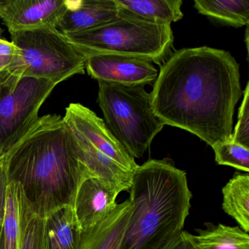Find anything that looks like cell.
Listing matches in <instances>:
<instances>
[{
  "label": "cell",
  "mask_w": 249,
  "mask_h": 249,
  "mask_svg": "<svg viewBox=\"0 0 249 249\" xmlns=\"http://www.w3.org/2000/svg\"><path fill=\"white\" fill-rule=\"evenodd\" d=\"M69 0H5L0 1V18L10 33L51 27L56 28Z\"/></svg>",
  "instance_id": "9"
},
{
  "label": "cell",
  "mask_w": 249,
  "mask_h": 249,
  "mask_svg": "<svg viewBox=\"0 0 249 249\" xmlns=\"http://www.w3.org/2000/svg\"><path fill=\"white\" fill-rule=\"evenodd\" d=\"M27 202L21 184L8 180L2 231L4 249H20L23 213Z\"/></svg>",
  "instance_id": "17"
},
{
  "label": "cell",
  "mask_w": 249,
  "mask_h": 249,
  "mask_svg": "<svg viewBox=\"0 0 249 249\" xmlns=\"http://www.w3.org/2000/svg\"><path fill=\"white\" fill-rule=\"evenodd\" d=\"M11 35L18 53L12 66L2 73L43 78L59 84L85 72V56L54 27L28 29Z\"/></svg>",
  "instance_id": "6"
},
{
  "label": "cell",
  "mask_w": 249,
  "mask_h": 249,
  "mask_svg": "<svg viewBox=\"0 0 249 249\" xmlns=\"http://www.w3.org/2000/svg\"><path fill=\"white\" fill-rule=\"evenodd\" d=\"M119 15L148 22L171 24L183 18L181 0H114Z\"/></svg>",
  "instance_id": "14"
},
{
  "label": "cell",
  "mask_w": 249,
  "mask_h": 249,
  "mask_svg": "<svg viewBox=\"0 0 249 249\" xmlns=\"http://www.w3.org/2000/svg\"><path fill=\"white\" fill-rule=\"evenodd\" d=\"M56 85L43 78L0 74V150L4 154L37 122Z\"/></svg>",
  "instance_id": "7"
},
{
  "label": "cell",
  "mask_w": 249,
  "mask_h": 249,
  "mask_svg": "<svg viewBox=\"0 0 249 249\" xmlns=\"http://www.w3.org/2000/svg\"><path fill=\"white\" fill-rule=\"evenodd\" d=\"M212 148L217 164L249 173V148L230 140L219 142Z\"/></svg>",
  "instance_id": "21"
},
{
  "label": "cell",
  "mask_w": 249,
  "mask_h": 249,
  "mask_svg": "<svg viewBox=\"0 0 249 249\" xmlns=\"http://www.w3.org/2000/svg\"><path fill=\"white\" fill-rule=\"evenodd\" d=\"M97 103L112 135L134 159L142 158L164 125L154 113L145 85L98 81Z\"/></svg>",
  "instance_id": "5"
},
{
  "label": "cell",
  "mask_w": 249,
  "mask_h": 249,
  "mask_svg": "<svg viewBox=\"0 0 249 249\" xmlns=\"http://www.w3.org/2000/svg\"><path fill=\"white\" fill-rule=\"evenodd\" d=\"M62 35L84 56L116 55L157 64L168 56L174 41L170 24L148 22L119 14V18L103 25Z\"/></svg>",
  "instance_id": "4"
},
{
  "label": "cell",
  "mask_w": 249,
  "mask_h": 249,
  "mask_svg": "<svg viewBox=\"0 0 249 249\" xmlns=\"http://www.w3.org/2000/svg\"><path fill=\"white\" fill-rule=\"evenodd\" d=\"M8 183V173H7L6 168L3 164V166L0 168V242L2 240V231H3Z\"/></svg>",
  "instance_id": "24"
},
{
  "label": "cell",
  "mask_w": 249,
  "mask_h": 249,
  "mask_svg": "<svg viewBox=\"0 0 249 249\" xmlns=\"http://www.w3.org/2000/svg\"><path fill=\"white\" fill-rule=\"evenodd\" d=\"M196 234L183 231L193 249H249V234L240 227L209 224Z\"/></svg>",
  "instance_id": "16"
},
{
  "label": "cell",
  "mask_w": 249,
  "mask_h": 249,
  "mask_svg": "<svg viewBox=\"0 0 249 249\" xmlns=\"http://www.w3.org/2000/svg\"><path fill=\"white\" fill-rule=\"evenodd\" d=\"M82 234L71 205L59 208L46 218V249H79Z\"/></svg>",
  "instance_id": "15"
},
{
  "label": "cell",
  "mask_w": 249,
  "mask_h": 249,
  "mask_svg": "<svg viewBox=\"0 0 249 249\" xmlns=\"http://www.w3.org/2000/svg\"><path fill=\"white\" fill-rule=\"evenodd\" d=\"M86 70L100 81L125 85H147L155 82L159 71L152 62L136 58L109 54L85 56Z\"/></svg>",
  "instance_id": "10"
},
{
  "label": "cell",
  "mask_w": 249,
  "mask_h": 249,
  "mask_svg": "<svg viewBox=\"0 0 249 249\" xmlns=\"http://www.w3.org/2000/svg\"><path fill=\"white\" fill-rule=\"evenodd\" d=\"M222 208L238 224L249 231V175L235 174L222 189Z\"/></svg>",
  "instance_id": "18"
},
{
  "label": "cell",
  "mask_w": 249,
  "mask_h": 249,
  "mask_svg": "<svg viewBox=\"0 0 249 249\" xmlns=\"http://www.w3.org/2000/svg\"><path fill=\"white\" fill-rule=\"evenodd\" d=\"M243 100L239 109L238 121L231 141L249 148V83L243 91Z\"/></svg>",
  "instance_id": "22"
},
{
  "label": "cell",
  "mask_w": 249,
  "mask_h": 249,
  "mask_svg": "<svg viewBox=\"0 0 249 249\" xmlns=\"http://www.w3.org/2000/svg\"><path fill=\"white\" fill-rule=\"evenodd\" d=\"M150 94L163 124L188 131L213 147L231 140L235 106L243 95L240 65L226 51L180 49L160 67Z\"/></svg>",
  "instance_id": "1"
},
{
  "label": "cell",
  "mask_w": 249,
  "mask_h": 249,
  "mask_svg": "<svg viewBox=\"0 0 249 249\" xmlns=\"http://www.w3.org/2000/svg\"><path fill=\"white\" fill-rule=\"evenodd\" d=\"M20 249H46V218L35 212L28 199L23 213Z\"/></svg>",
  "instance_id": "20"
},
{
  "label": "cell",
  "mask_w": 249,
  "mask_h": 249,
  "mask_svg": "<svg viewBox=\"0 0 249 249\" xmlns=\"http://www.w3.org/2000/svg\"><path fill=\"white\" fill-rule=\"evenodd\" d=\"M131 214L129 199L94 228L83 232L79 249H119Z\"/></svg>",
  "instance_id": "13"
},
{
  "label": "cell",
  "mask_w": 249,
  "mask_h": 249,
  "mask_svg": "<svg viewBox=\"0 0 249 249\" xmlns=\"http://www.w3.org/2000/svg\"><path fill=\"white\" fill-rule=\"evenodd\" d=\"M8 180L21 184L35 212L46 218L72 206L78 185L93 177L75 152L71 129L57 114L39 117L5 154Z\"/></svg>",
  "instance_id": "2"
},
{
  "label": "cell",
  "mask_w": 249,
  "mask_h": 249,
  "mask_svg": "<svg viewBox=\"0 0 249 249\" xmlns=\"http://www.w3.org/2000/svg\"><path fill=\"white\" fill-rule=\"evenodd\" d=\"M18 53V49L14 43L0 37V74L12 66Z\"/></svg>",
  "instance_id": "23"
},
{
  "label": "cell",
  "mask_w": 249,
  "mask_h": 249,
  "mask_svg": "<svg viewBox=\"0 0 249 249\" xmlns=\"http://www.w3.org/2000/svg\"><path fill=\"white\" fill-rule=\"evenodd\" d=\"M192 198L186 172L168 159L138 166L129 189L130 217L119 249H170L183 231Z\"/></svg>",
  "instance_id": "3"
},
{
  "label": "cell",
  "mask_w": 249,
  "mask_h": 249,
  "mask_svg": "<svg viewBox=\"0 0 249 249\" xmlns=\"http://www.w3.org/2000/svg\"><path fill=\"white\" fill-rule=\"evenodd\" d=\"M183 231H182L180 235L178 237L177 240L173 243L170 249H193L187 239L185 237Z\"/></svg>",
  "instance_id": "25"
},
{
  "label": "cell",
  "mask_w": 249,
  "mask_h": 249,
  "mask_svg": "<svg viewBox=\"0 0 249 249\" xmlns=\"http://www.w3.org/2000/svg\"><path fill=\"white\" fill-rule=\"evenodd\" d=\"M119 193V189L98 178H86L81 181L72 208L83 232L94 228L116 209Z\"/></svg>",
  "instance_id": "11"
},
{
  "label": "cell",
  "mask_w": 249,
  "mask_h": 249,
  "mask_svg": "<svg viewBox=\"0 0 249 249\" xmlns=\"http://www.w3.org/2000/svg\"><path fill=\"white\" fill-rule=\"evenodd\" d=\"M194 3L199 14L227 25H249V0H195Z\"/></svg>",
  "instance_id": "19"
},
{
  "label": "cell",
  "mask_w": 249,
  "mask_h": 249,
  "mask_svg": "<svg viewBox=\"0 0 249 249\" xmlns=\"http://www.w3.org/2000/svg\"><path fill=\"white\" fill-rule=\"evenodd\" d=\"M71 130L127 171L134 173L138 164L112 135L103 119L80 103H71L63 117Z\"/></svg>",
  "instance_id": "8"
},
{
  "label": "cell",
  "mask_w": 249,
  "mask_h": 249,
  "mask_svg": "<svg viewBox=\"0 0 249 249\" xmlns=\"http://www.w3.org/2000/svg\"><path fill=\"white\" fill-rule=\"evenodd\" d=\"M119 18V7L114 0L69 1L68 10L56 30L62 34L78 33L103 25Z\"/></svg>",
  "instance_id": "12"
},
{
  "label": "cell",
  "mask_w": 249,
  "mask_h": 249,
  "mask_svg": "<svg viewBox=\"0 0 249 249\" xmlns=\"http://www.w3.org/2000/svg\"><path fill=\"white\" fill-rule=\"evenodd\" d=\"M0 249H4L3 240H2H2H1V242H0Z\"/></svg>",
  "instance_id": "26"
}]
</instances>
